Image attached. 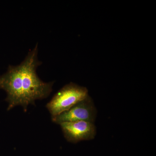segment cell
Wrapping results in <instances>:
<instances>
[{"mask_svg":"<svg viewBox=\"0 0 156 156\" xmlns=\"http://www.w3.org/2000/svg\"><path fill=\"white\" fill-rule=\"evenodd\" d=\"M37 54V44L20 64L9 66L7 72L0 76V89L7 93L8 111L20 105L26 112L28 105H35L36 100L48 97L52 92L54 82L45 83L37 75V68L42 63Z\"/></svg>","mask_w":156,"mask_h":156,"instance_id":"6da1fadb","label":"cell"},{"mask_svg":"<svg viewBox=\"0 0 156 156\" xmlns=\"http://www.w3.org/2000/svg\"><path fill=\"white\" fill-rule=\"evenodd\" d=\"M88 90L74 83L65 85L54 95L46 105L52 117L66 111L88 97Z\"/></svg>","mask_w":156,"mask_h":156,"instance_id":"7a4b0ae2","label":"cell"},{"mask_svg":"<svg viewBox=\"0 0 156 156\" xmlns=\"http://www.w3.org/2000/svg\"><path fill=\"white\" fill-rule=\"evenodd\" d=\"M97 111L93 100L88 97L81 101L66 111L52 117L53 122L60 125L66 122L87 121L94 123Z\"/></svg>","mask_w":156,"mask_h":156,"instance_id":"3957f363","label":"cell"},{"mask_svg":"<svg viewBox=\"0 0 156 156\" xmlns=\"http://www.w3.org/2000/svg\"><path fill=\"white\" fill-rule=\"evenodd\" d=\"M66 139L69 142L77 143L95 138L96 128L94 123L87 121L66 122L60 124Z\"/></svg>","mask_w":156,"mask_h":156,"instance_id":"277c9868","label":"cell"}]
</instances>
